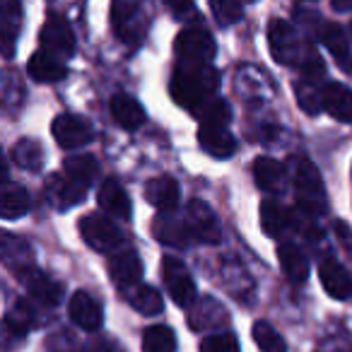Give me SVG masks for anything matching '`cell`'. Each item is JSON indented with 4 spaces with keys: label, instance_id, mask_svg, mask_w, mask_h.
<instances>
[{
    "label": "cell",
    "instance_id": "cell-27",
    "mask_svg": "<svg viewBox=\"0 0 352 352\" xmlns=\"http://www.w3.org/2000/svg\"><path fill=\"white\" fill-rule=\"evenodd\" d=\"M287 225H289V217H287V212L280 208V203H275V201L261 203V227H263L265 234L278 239Z\"/></svg>",
    "mask_w": 352,
    "mask_h": 352
},
{
    "label": "cell",
    "instance_id": "cell-38",
    "mask_svg": "<svg viewBox=\"0 0 352 352\" xmlns=\"http://www.w3.org/2000/svg\"><path fill=\"white\" fill-rule=\"evenodd\" d=\"M299 70L304 75V82H318L323 78V60L321 56L316 54L314 49H307L302 63H299Z\"/></svg>",
    "mask_w": 352,
    "mask_h": 352
},
{
    "label": "cell",
    "instance_id": "cell-13",
    "mask_svg": "<svg viewBox=\"0 0 352 352\" xmlns=\"http://www.w3.org/2000/svg\"><path fill=\"white\" fill-rule=\"evenodd\" d=\"M318 278L321 285L333 299H350L352 297V275L347 273V268H342V263H338L336 258H323L318 265Z\"/></svg>",
    "mask_w": 352,
    "mask_h": 352
},
{
    "label": "cell",
    "instance_id": "cell-22",
    "mask_svg": "<svg viewBox=\"0 0 352 352\" xmlns=\"http://www.w3.org/2000/svg\"><path fill=\"white\" fill-rule=\"evenodd\" d=\"M111 116L126 131H135L145 121V111H142L140 102H135L128 94H113L111 97Z\"/></svg>",
    "mask_w": 352,
    "mask_h": 352
},
{
    "label": "cell",
    "instance_id": "cell-2",
    "mask_svg": "<svg viewBox=\"0 0 352 352\" xmlns=\"http://www.w3.org/2000/svg\"><path fill=\"white\" fill-rule=\"evenodd\" d=\"M111 25L116 36L131 49H138L147 34V17L140 0H113Z\"/></svg>",
    "mask_w": 352,
    "mask_h": 352
},
{
    "label": "cell",
    "instance_id": "cell-33",
    "mask_svg": "<svg viewBox=\"0 0 352 352\" xmlns=\"http://www.w3.org/2000/svg\"><path fill=\"white\" fill-rule=\"evenodd\" d=\"M198 118H201L203 128H227L232 121V109H230V104L222 102V99H212V102H208L206 107L201 109Z\"/></svg>",
    "mask_w": 352,
    "mask_h": 352
},
{
    "label": "cell",
    "instance_id": "cell-5",
    "mask_svg": "<svg viewBox=\"0 0 352 352\" xmlns=\"http://www.w3.org/2000/svg\"><path fill=\"white\" fill-rule=\"evenodd\" d=\"M80 234H82L85 244L92 246L99 254H109V251H116L123 241V234L111 220L102 215H85L80 220Z\"/></svg>",
    "mask_w": 352,
    "mask_h": 352
},
{
    "label": "cell",
    "instance_id": "cell-21",
    "mask_svg": "<svg viewBox=\"0 0 352 352\" xmlns=\"http://www.w3.org/2000/svg\"><path fill=\"white\" fill-rule=\"evenodd\" d=\"M198 142L208 155L217 157V160H227L234 155L236 140L227 128H198Z\"/></svg>",
    "mask_w": 352,
    "mask_h": 352
},
{
    "label": "cell",
    "instance_id": "cell-20",
    "mask_svg": "<svg viewBox=\"0 0 352 352\" xmlns=\"http://www.w3.org/2000/svg\"><path fill=\"white\" fill-rule=\"evenodd\" d=\"M323 109L336 121L352 123V92L340 82H331L323 87Z\"/></svg>",
    "mask_w": 352,
    "mask_h": 352
},
{
    "label": "cell",
    "instance_id": "cell-29",
    "mask_svg": "<svg viewBox=\"0 0 352 352\" xmlns=\"http://www.w3.org/2000/svg\"><path fill=\"white\" fill-rule=\"evenodd\" d=\"M12 160L27 171H39L41 164H44V150L36 140L32 138H25L20 140L15 147H12Z\"/></svg>",
    "mask_w": 352,
    "mask_h": 352
},
{
    "label": "cell",
    "instance_id": "cell-1",
    "mask_svg": "<svg viewBox=\"0 0 352 352\" xmlns=\"http://www.w3.org/2000/svg\"><path fill=\"white\" fill-rule=\"evenodd\" d=\"M220 87V75L212 68V63H186L179 60L171 78V97L179 107L188 111H201L208 104L210 94Z\"/></svg>",
    "mask_w": 352,
    "mask_h": 352
},
{
    "label": "cell",
    "instance_id": "cell-34",
    "mask_svg": "<svg viewBox=\"0 0 352 352\" xmlns=\"http://www.w3.org/2000/svg\"><path fill=\"white\" fill-rule=\"evenodd\" d=\"M251 333H254V340H256V345L261 347V352H287V342H285V338L280 336L270 323L256 321L254 331Z\"/></svg>",
    "mask_w": 352,
    "mask_h": 352
},
{
    "label": "cell",
    "instance_id": "cell-28",
    "mask_svg": "<svg viewBox=\"0 0 352 352\" xmlns=\"http://www.w3.org/2000/svg\"><path fill=\"white\" fill-rule=\"evenodd\" d=\"M254 179L256 184H258L261 188H275L280 182H283L285 176V166L280 164L278 160H273V157H258V160L254 162Z\"/></svg>",
    "mask_w": 352,
    "mask_h": 352
},
{
    "label": "cell",
    "instance_id": "cell-17",
    "mask_svg": "<svg viewBox=\"0 0 352 352\" xmlns=\"http://www.w3.org/2000/svg\"><path fill=\"white\" fill-rule=\"evenodd\" d=\"M27 73L36 82H58V80H63L68 75V68H65L63 58H56V56L39 49L27 63Z\"/></svg>",
    "mask_w": 352,
    "mask_h": 352
},
{
    "label": "cell",
    "instance_id": "cell-30",
    "mask_svg": "<svg viewBox=\"0 0 352 352\" xmlns=\"http://www.w3.org/2000/svg\"><path fill=\"white\" fill-rule=\"evenodd\" d=\"M176 336L169 326H150L142 333V352H174Z\"/></svg>",
    "mask_w": 352,
    "mask_h": 352
},
{
    "label": "cell",
    "instance_id": "cell-39",
    "mask_svg": "<svg viewBox=\"0 0 352 352\" xmlns=\"http://www.w3.org/2000/svg\"><path fill=\"white\" fill-rule=\"evenodd\" d=\"M164 6L174 12L176 17H191L196 12L193 0H164Z\"/></svg>",
    "mask_w": 352,
    "mask_h": 352
},
{
    "label": "cell",
    "instance_id": "cell-31",
    "mask_svg": "<svg viewBox=\"0 0 352 352\" xmlns=\"http://www.w3.org/2000/svg\"><path fill=\"white\" fill-rule=\"evenodd\" d=\"M131 304L140 314H145V316H155V314H160L164 309L162 294L155 287H150V285H138L131 294Z\"/></svg>",
    "mask_w": 352,
    "mask_h": 352
},
{
    "label": "cell",
    "instance_id": "cell-10",
    "mask_svg": "<svg viewBox=\"0 0 352 352\" xmlns=\"http://www.w3.org/2000/svg\"><path fill=\"white\" fill-rule=\"evenodd\" d=\"M51 133H54L56 142L63 150H80V147L92 142V128H89V123L73 116V113H60L54 121V126H51Z\"/></svg>",
    "mask_w": 352,
    "mask_h": 352
},
{
    "label": "cell",
    "instance_id": "cell-18",
    "mask_svg": "<svg viewBox=\"0 0 352 352\" xmlns=\"http://www.w3.org/2000/svg\"><path fill=\"white\" fill-rule=\"evenodd\" d=\"M278 258L280 268H283L285 278L292 285H302L309 278V261L304 256V251L294 244H280L278 246Z\"/></svg>",
    "mask_w": 352,
    "mask_h": 352
},
{
    "label": "cell",
    "instance_id": "cell-23",
    "mask_svg": "<svg viewBox=\"0 0 352 352\" xmlns=\"http://www.w3.org/2000/svg\"><path fill=\"white\" fill-rule=\"evenodd\" d=\"M321 41L328 51H331L333 60L338 63V68L342 70H352V56H350V44H347L345 32L338 25L328 22V25L321 27Z\"/></svg>",
    "mask_w": 352,
    "mask_h": 352
},
{
    "label": "cell",
    "instance_id": "cell-12",
    "mask_svg": "<svg viewBox=\"0 0 352 352\" xmlns=\"http://www.w3.org/2000/svg\"><path fill=\"white\" fill-rule=\"evenodd\" d=\"M22 283L27 285V289H30V294L36 299L39 304H46V307H56V304L60 302V297H63V287H60V283H56L54 278H49L46 273H41L39 268H27L20 273Z\"/></svg>",
    "mask_w": 352,
    "mask_h": 352
},
{
    "label": "cell",
    "instance_id": "cell-11",
    "mask_svg": "<svg viewBox=\"0 0 352 352\" xmlns=\"http://www.w3.org/2000/svg\"><path fill=\"white\" fill-rule=\"evenodd\" d=\"M68 314L73 318L75 326H80L82 331H99L104 323V311H102V304L92 297L89 292H75L70 297V304H68Z\"/></svg>",
    "mask_w": 352,
    "mask_h": 352
},
{
    "label": "cell",
    "instance_id": "cell-19",
    "mask_svg": "<svg viewBox=\"0 0 352 352\" xmlns=\"http://www.w3.org/2000/svg\"><path fill=\"white\" fill-rule=\"evenodd\" d=\"M99 206L118 220H131V201L116 179H107L99 186Z\"/></svg>",
    "mask_w": 352,
    "mask_h": 352
},
{
    "label": "cell",
    "instance_id": "cell-32",
    "mask_svg": "<svg viewBox=\"0 0 352 352\" xmlns=\"http://www.w3.org/2000/svg\"><path fill=\"white\" fill-rule=\"evenodd\" d=\"M97 174V162L89 155H75L65 160V176H70L73 182L82 184V186H89Z\"/></svg>",
    "mask_w": 352,
    "mask_h": 352
},
{
    "label": "cell",
    "instance_id": "cell-9",
    "mask_svg": "<svg viewBox=\"0 0 352 352\" xmlns=\"http://www.w3.org/2000/svg\"><path fill=\"white\" fill-rule=\"evenodd\" d=\"M186 227L188 234L193 239L203 241V244H217L222 236L220 232V222L217 215L210 210V206L203 201H191L186 208Z\"/></svg>",
    "mask_w": 352,
    "mask_h": 352
},
{
    "label": "cell",
    "instance_id": "cell-14",
    "mask_svg": "<svg viewBox=\"0 0 352 352\" xmlns=\"http://www.w3.org/2000/svg\"><path fill=\"white\" fill-rule=\"evenodd\" d=\"M22 25V6L20 0H3L0 8V34H3V54L6 58H12L15 54V41Z\"/></svg>",
    "mask_w": 352,
    "mask_h": 352
},
{
    "label": "cell",
    "instance_id": "cell-36",
    "mask_svg": "<svg viewBox=\"0 0 352 352\" xmlns=\"http://www.w3.org/2000/svg\"><path fill=\"white\" fill-rule=\"evenodd\" d=\"M297 102L304 111L314 116V113H318L323 109V89L318 92V89L314 87V82H299L297 85Z\"/></svg>",
    "mask_w": 352,
    "mask_h": 352
},
{
    "label": "cell",
    "instance_id": "cell-24",
    "mask_svg": "<svg viewBox=\"0 0 352 352\" xmlns=\"http://www.w3.org/2000/svg\"><path fill=\"white\" fill-rule=\"evenodd\" d=\"M85 188L82 184L73 182L70 176H51L49 184H46V191H49L51 201L60 208H68V206H75L85 198Z\"/></svg>",
    "mask_w": 352,
    "mask_h": 352
},
{
    "label": "cell",
    "instance_id": "cell-25",
    "mask_svg": "<svg viewBox=\"0 0 352 352\" xmlns=\"http://www.w3.org/2000/svg\"><path fill=\"white\" fill-rule=\"evenodd\" d=\"M152 234L162 241V244H169V246H176V249H184L188 244V227L186 222H179L174 217H169L164 212L162 217H157L155 225H152Z\"/></svg>",
    "mask_w": 352,
    "mask_h": 352
},
{
    "label": "cell",
    "instance_id": "cell-37",
    "mask_svg": "<svg viewBox=\"0 0 352 352\" xmlns=\"http://www.w3.org/2000/svg\"><path fill=\"white\" fill-rule=\"evenodd\" d=\"M201 352H239V342L232 333H215L201 342Z\"/></svg>",
    "mask_w": 352,
    "mask_h": 352
},
{
    "label": "cell",
    "instance_id": "cell-7",
    "mask_svg": "<svg viewBox=\"0 0 352 352\" xmlns=\"http://www.w3.org/2000/svg\"><path fill=\"white\" fill-rule=\"evenodd\" d=\"M174 51L179 56V60H186V63H212L217 46L206 30L188 27V30H184L182 34L176 36Z\"/></svg>",
    "mask_w": 352,
    "mask_h": 352
},
{
    "label": "cell",
    "instance_id": "cell-4",
    "mask_svg": "<svg viewBox=\"0 0 352 352\" xmlns=\"http://www.w3.org/2000/svg\"><path fill=\"white\" fill-rule=\"evenodd\" d=\"M268 44L273 51L275 60L283 65H299L307 54V49L299 41L297 32L285 20H273L268 25Z\"/></svg>",
    "mask_w": 352,
    "mask_h": 352
},
{
    "label": "cell",
    "instance_id": "cell-35",
    "mask_svg": "<svg viewBox=\"0 0 352 352\" xmlns=\"http://www.w3.org/2000/svg\"><path fill=\"white\" fill-rule=\"evenodd\" d=\"M210 3V10L215 15V20L220 22L222 27L236 25L241 20V3L239 0H208Z\"/></svg>",
    "mask_w": 352,
    "mask_h": 352
},
{
    "label": "cell",
    "instance_id": "cell-8",
    "mask_svg": "<svg viewBox=\"0 0 352 352\" xmlns=\"http://www.w3.org/2000/svg\"><path fill=\"white\" fill-rule=\"evenodd\" d=\"M39 39H41V51L56 56V58L65 60L75 54V34L68 22L58 15H51L49 20H46Z\"/></svg>",
    "mask_w": 352,
    "mask_h": 352
},
{
    "label": "cell",
    "instance_id": "cell-3",
    "mask_svg": "<svg viewBox=\"0 0 352 352\" xmlns=\"http://www.w3.org/2000/svg\"><path fill=\"white\" fill-rule=\"evenodd\" d=\"M294 188H297L299 210L309 212V215H318L323 210L326 196H323L321 174L309 160L294 162Z\"/></svg>",
    "mask_w": 352,
    "mask_h": 352
},
{
    "label": "cell",
    "instance_id": "cell-6",
    "mask_svg": "<svg viewBox=\"0 0 352 352\" xmlns=\"http://www.w3.org/2000/svg\"><path fill=\"white\" fill-rule=\"evenodd\" d=\"M162 280L164 287L169 292V297L174 299L179 307H188L196 299V283H193L188 268L174 256H166L162 261Z\"/></svg>",
    "mask_w": 352,
    "mask_h": 352
},
{
    "label": "cell",
    "instance_id": "cell-40",
    "mask_svg": "<svg viewBox=\"0 0 352 352\" xmlns=\"http://www.w3.org/2000/svg\"><path fill=\"white\" fill-rule=\"evenodd\" d=\"M333 3V8L336 10H340V12H350L352 10V0H331Z\"/></svg>",
    "mask_w": 352,
    "mask_h": 352
},
{
    "label": "cell",
    "instance_id": "cell-16",
    "mask_svg": "<svg viewBox=\"0 0 352 352\" xmlns=\"http://www.w3.org/2000/svg\"><path fill=\"white\" fill-rule=\"evenodd\" d=\"M109 275L121 287H133L142 278V263L133 251H118L109 261Z\"/></svg>",
    "mask_w": 352,
    "mask_h": 352
},
{
    "label": "cell",
    "instance_id": "cell-26",
    "mask_svg": "<svg viewBox=\"0 0 352 352\" xmlns=\"http://www.w3.org/2000/svg\"><path fill=\"white\" fill-rule=\"evenodd\" d=\"M30 208V193L20 186V184H10L8 182L3 186V193H0V210H3V217L6 220H17L22 217Z\"/></svg>",
    "mask_w": 352,
    "mask_h": 352
},
{
    "label": "cell",
    "instance_id": "cell-15",
    "mask_svg": "<svg viewBox=\"0 0 352 352\" xmlns=\"http://www.w3.org/2000/svg\"><path fill=\"white\" fill-rule=\"evenodd\" d=\"M145 198L162 212H171L179 206V184L171 176H157L145 186Z\"/></svg>",
    "mask_w": 352,
    "mask_h": 352
}]
</instances>
